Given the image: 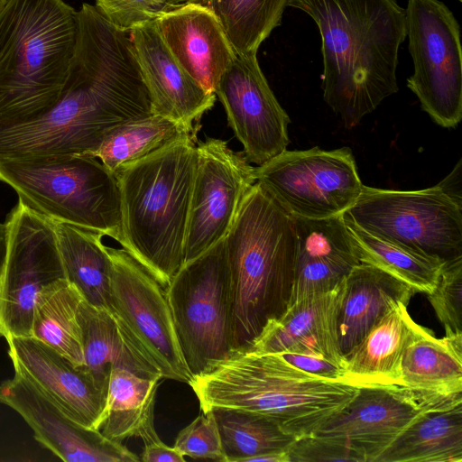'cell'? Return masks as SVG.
Returning a JSON list of instances; mask_svg holds the SVG:
<instances>
[{"mask_svg":"<svg viewBox=\"0 0 462 462\" xmlns=\"http://www.w3.org/2000/svg\"><path fill=\"white\" fill-rule=\"evenodd\" d=\"M346 212L365 231L445 263L462 258V205L437 185L419 190L364 185Z\"/></svg>","mask_w":462,"mask_h":462,"instance_id":"9c48e42d","label":"cell"},{"mask_svg":"<svg viewBox=\"0 0 462 462\" xmlns=\"http://www.w3.org/2000/svg\"><path fill=\"white\" fill-rule=\"evenodd\" d=\"M0 180L19 200L55 222L121 241L118 182L98 159L60 154L0 160Z\"/></svg>","mask_w":462,"mask_h":462,"instance_id":"52a82bcc","label":"cell"},{"mask_svg":"<svg viewBox=\"0 0 462 462\" xmlns=\"http://www.w3.org/2000/svg\"><path fill=\"white\" fill-rule=\"evenodd\" d=\"M427 297L446 333H462V258L444 264Z\"/></svg>","mask_w":462,"mask_h":462,"instance_id":"e575fe53","label":"cell"},{"mask_svg":"<svg viewBox=\"0 0 462 462\" xmlns=\"http://www.w3.org/2000/svg\"><path fill=\"white\" fill-rule=\"evenodd\" d=\"M8 241V227L6 223H0V272L2 270Z\"/></svg>","mask_w":462,"mask_h":462,"instance_id":"b9f144b4","label":"cell"},{"mask_svg":"<svg viewBox=\"0 0 462 462\" xmlns=\"http://www.w3.org/2000/svg\"><path fill=\"white\" fill-rule=\"evenodd\" d=\"M400 385L441 395L462 393V333L438 338L415 323L401 358Z\"/></svg>","mask_w":462,"mask_h":462,"instance_id":"484cf974","label":"cell"},{"mask_svg":"<svg viewBox=\"0 0 462 462\" xmlns=\"http://www.w3.org/2000/svg\"><path fill=\"white\" fill-rule=\"evenodd\" d=\"M416 292L373 265L359 263L345 279L337 316L339 347L344 355L355 346L392 307L409 304Z\"/></svg>","mask_w":462,"mask_h":462,"instance_id":"cb8c5ba5","label":"cell"},{"mask_svg":"<svg viewBox=\"0 0 462 462\" xmlns=\"http://www.w3.org/2000/svg\"><path fill=\"white\" fill-rule=\"evenodd\" d=\"M6 2H7V0H0V11L4 8Z\"/></svg>","mask_w":462,"mask_h":462,"instance_id":"7bdbcfd3","label":"cell"},{"mask_svg":"<svg viewBox=\"0 0 462 462\" xmlns=\"http://www.w3.org/2000/svg\"><path fill=\"white\" fill-rule=\"evenodd\" d=\"M202 411L232 409L276 421L300 438L342 411L359 387L304 372L278 354L234 350L193 375Z\"/></svg>","mask_w":462,"mask_h":462,"instance_id":"3957f363","label":"cell"},{"mask_svg":"<svg viewBox=\"0 0 462 462\" xmlns=\"http://www.w3.org/2000/svg\"><path fill=\"white\" fill-rule=\"evenodd\" d=\"M405 24L414 66L407 87L436 124L456 127L462 118L459 24L439 0H408Z\"/></svg>","mask_w":462,"mask_h":462,"instance_id":"30bf717a","label":"cell"},{"mask_svg":"<svg viewBox=\"0 0 462 462\" xmlns=\"http://www.w3.org/2000/svg\"><path fill=\"white\" fill-rule=\"evenodd\" d=\"M6 254L0 272V336L32 337L39 292L66 279L55 223L18 200L5 221Z\"/></svg>","mask_w":462,"mask_h":462,"instance_id":"7c38bea8","label":"cell"},{"mask_svg":"<svg viewBox=\"0 0 462 462\" xmlns=\"http://www.w3.org/2000/svg\"><path fill=\"white\" fill-rule=\"evenodd\" d=\"M210 411L218 427L226 462H253L265 454L286 451L297 439L263 415L232 409Z\"/></svg>","mask_w":462,"mask_h":462,"instance_id":"d6a6232c","label":"cell"},{"mask_svg":"<svg viewBox=\"0 0 462 462\" xmlns=\"http://www.w3.org/2000/svg\"><path fill=\"white\" fill-rule=\"evenodd\" d=\"M342 217L360 263L383 270L415 292L433 291L444 262L365 231L346 212Z\"/></svg>","mask_w":462,"mask_h":462,"instance_id":"f546056e","label":"cell"},{"mask_svg":"<svg viewBox=\"0 0 462 462\" xmlns=\"http://www.w3.org/2000/svg\"><path fill=\"white\" fill-rule=\"evenodd\" d=\"M408 304L392 307L343 355L341 382L356 386L400 385L401 358L415 321Z\"/></svg>","mask_w":462,"mask_h":462,"instance_id":"603a6c76","label":"cell"},{"mask_svg":"<svg viewBox=\"0 0 462 462\" xmlns=\"http://www.w3.org/2000/svg\"><path fill=\"white\" fill-rule=\"evenodd\" d=\"M310 16L321 37L323 97L346 128L398 91L406 38L405 9L395 0H288Z\"/></svg>","mask_w":462,"mask_h":462,"instance_id":"7a4b0ae2","label":"cell"},{"mask_svg":"<svg viewBox=\"0 0 462 462\" xmlns=\"http://www.w3.org/2000/svg\"><path fill=\"white\" fill-rule=\"evenodd\" d=\"M190 1L199 0H96V7L115 27L129 32Z\"/></svg>","mask_w":462,"mask_h":462,"instance_id":"d590c367","label":"cell"},{"mask_svg":"<svg viewBox=\"0 0 462 462\" xmlns=\"http://www.w3.org/2000/svg\"><path fill=\"white\" fill-rule=\"evenodd\" d=\"M78 11L63 0H7L0 11V122L46 110L75 52Z\"/></svg>","mask_w":462,"mask_h":462,"instance_id":"8992f818","label":"cell"},{"mask_svg":"<svg viewBox=\"0 0 462 462\" xmlns=\"http://www.w3.org/2000/svg\"><path fill=\"white\" fill-rule=\"evenodd\" d=\"M287 453L289 462H366L362 454L342 439L314 434L297 438Z\"/></svg>","mask_w":462,"mask_h":462,"instance_id":"74e56055","label":"cell"},{"mask_svg":"<svg viewBox=\"0 0 462 462\" xmlns=\"http://www.w3.org/2000/svg\"><path fill=\"white\" fill-rule=\"evenodd\" d=\"M225 245L233 294L232 351L246 349L289 306L296 254L291 217L256 181Z\"/></svg>","mask_w":462,"mask_h":462,"instance_id":"5b68a950","label":"cell"},{"mask_svg":"<svg viewBox=\"0 0 462 462\" xmlns=\"http://www.w3.org/2000/svg\"><path fill=\"white\" fill-rule=\"evenodd\" d=\"M344 282L330 291L290 304L280 317L265 325L246 349L261 354L319 357L341 366L337 316Z\"/></svg>","mask_w":462,"mask_h":462,"instance_id":"44dd1931","label":"cell"},{"mask_svg":"<svg viewBox=\"0 0 462 462\" xmlns=\"http://www.w3.org/2000/svg\"><path fill=\"white\" fill-rule=\"evenodd\" d=\"M281 356L288 363L304 372L341 382L342 367L335 363L319 357L297 354H282Z\"/></svg>","mask_w":462,"mask_h":462,"instance_id":"f35d334b","label":"cell"},{"mask_svg":"<svg viewBox=\"0 0 462 462\" xmlns=\"http://www.w3.org/2000/svg\"><path fill=\"white\" fill-rule=\"evenodd\" d=\"M462 402L402 385L360 386L350 402L312 434L342 439L374 462L409 425L426 412Z\"/></svg>","mask_w":462,"mask_h":462,"instance_id":"9a60e30c","label":"cell"},{"mask_svg":"<svg viewBox=\"0 0 462 462\" xmlns=\"http://www.w3.org/2000/svg\"><path fill=\"white\" fill-rule=\"evenodd\" d=\"M17 372L42 391L70 420L98 430L106 405L108 382L87 365H76L33 337L6 339Z\"/></svg>","mask_w":462,"mask_h":462,"instance_id":"ac0fdd59","label":"cell"},{"mask_svg":"<svg viewBox=\"0 0 462 462\" xmlns=\"http://www.w3.org/2000/svg\"><path fill=\"white\" fill-rule=\"evenodd\" d=\"M187 134H196L160 115L124 123L112 129L98 147L87 154L98 159L111 172L139 161Z\"/></svg>","mask_w":462,"mask_h":462,"instance_id":"1f68e13d","label":"cell"},{"mask_svg":"<svg viewBox=\"0 0 462 462\" xmlns=\"http://www.w3.org/2000/svg\"><path fill=\"white\" fill-rule=\"evenodd\" d=\"M187 134L116 172L120 192V245L165 290L184 263L197 162Z\"/></svg>","mask_w":462,"mask_h":462,"instance_id":"277c9868","label":"cell"},{"mask_svg":"<svg viewBox=\"0 0 462 462\" xmlns=\"http://www.w3.org/2000/svg\"><path fill=\"white\" fill-rule=\"evenodd\" d=\"M215 95L249 162L262 165L287 149L291 120L272 91L257 53L236 54Z\"/></svg>","mask_w":462,"mask_h":462,"instance_id":"2e32d148","label":"cell"},{"mask_svg":"<svg viewBox=\"0 0 462 462\" xmlns=\"http://www.w3.org/2000/svg\"><path fill=\"white\" fill-rule=\"evenodd\" d=\"M162 379L139 376L122 367L112 368L98 430L117 442L133 437L141 438L144 443L158 439L154 406Z\"/></svg>","mask_w":462,"mask_h":462,"instance_id":"4316f807","label":"cell"},{"mask_svg":"<svg viewBox=\"0 0 462 462\" xmlns=\"http://www.w3.org/2000/svg\"><path fill=\"white\" fill-rule=\"evenodd\" d=\"M153 23L179 65L206 91L215 94L236 55L215 14L205 4L190 1Z\"/></svg>","mask_w":462,"mask_h":462,"instance_id":"ffe728a7","label":"cell"},{"mask_svg":"<svg viewBox=\"0 0 462 462\" xmlns=\"http://www.w3.org/2000/svg\"><path fill=\"white\" fill-rule=\"evenodd\" d=\"M66 279L89 304L112 311L113 263L103 234L55 222Z\"/></svg>","mask_w":462,"mask_h":462,"instance_id":"83f0119b","label":"cell"},{"mask_svg":"<svg viewBox=\"0 0 462 462\" xmlns=\"http://www.w3.org/2000/svg\"><path fill=\"white\" fill-rule=\"evenodd\" d=\"M82 299L67 279L48 284L38 294L32 324V337L49 345L76 365H85L77 319Z\"/></svg>","mask_w":462,"mask_h":462,"instance_id":"4dcf8cb0","label":"cell"},{"mask_svg":"<svg viewBox=\"0 0 462 462\" xmlns=\"http://www.w3.org/2000/svg\"><path fill=\"white\" fill-rule=\"evenodd\" d=\"M259 182L291 216L321 219L342 215L364 184L348 147L285 150L254 170Z\"/></svg>","mask_w":462,"mask_h":462,"instance_id":"8fae6325","label":"cell"},{"mask_svg":"<svg viewBox=\"0 0 462 462\" xmlns=\"http://www.w3.org/2000/svg\"><path fill=\"white\" fill-rule=\"evenodd\" d=\"M165 295L192 376L230 354L233 294L225 238L185 262Z\"/></svg>","mask_w":462,"mask_h":462,"instance_id":"ba28073f","label":"cell"},{"mask_svg":"<svg viewBox=\"0 0 462 462\" xmlns=\"http://www.w3.org/2000/svg\"><path fill=\"white\" fill-rule=\"evenodd\" d=\"M291 217L296 254L289 305L334 290L360 263L342 215L321 219Z\"/></svg>","mask_w":462,"mask_h":462,"instance_id":"7402d4cb","label":"cell"},{"mask_svg":"<svg viewBox=\"0 0 462 462\" xmlns=\"http://www.w3.org/2000/svg\"><path fill=\"white\" fill-rule=\"evenodd\" d=\"M75 52L62 91L46 110L0 122V160L84 154L115 127L152 114L128 32L95 7L78 13Z\"/></svg>","mask_w":462,"mask_h":462,"instance_id":"6da1fadb","label":"cell"},{"mask_svg":"<svg viewBox=\"0 0 462 462\" xmlns=\"http://www.w3.org/2000/svg\"><path fill=\"white\" fill-rule=\"evenodd\" d=\"M458 2H461L462 0H457Z\"/></svg>","mask_w":462,"mask_h":462,"instance_id":"ee69618b","label":"cell"},{"mask_svg":"<svg viewBox=\"0 0 462 462\" xmlns=\"http://www.w3.org/2000/svg\"><path fill=\"white\" fill-rule=\"evenodd\" d=\"M129 36L151 98L152 114L196 133L202 115L214 106L216 95L206 91L179 65L153 22L133 28Z\"/></svg>","mask_w":462,"mask_h":462,"instance_id":"d6986e66","label":"cell"},{"mask_svg":"<svg viewBox=\"0 0 462 462\" xmlns=\"http://www.w3.org/2000/svg\"><path fill=\"white\" fill-rule=\"evenodd\" d=\"M196 151L184 263L226 237L243 199L256 182L255 168L226 142L208 138L197 144Z\"/></svg>","mask_w":462,"mask_h":462,"instance_id":"5bb4252c","label":"cell"},{"mask_svg":"<svg viewBox=\"0 0 462 462\" xmlns=\"http://www.w3.org/2000/svg\"><path fill=\"white\" fill-rule=\"evenodd\" d=\"M288 0H206L220 22L236 54L257 53L281 24Z\"/></svg>","mask_w":462,"mask_h":462,"instance_id":"836d02e7","label":"cell"},{"mask_svg":"<svg viewBox=\"0 0 462 462\" xmlns=\"http://www.w3.org/2000/svg\"><path fill=\"white\" fill-rule=\"evenodd\" d=\"M0 403L16 411L32 429L34 439L63 461H141L121 442L70 420L33 383L17 372L0 384Z\"/></svg>","mask_w":462,"mask_h":462,"instance_id":"e0dca14e","label":"cell"},{"mask_svg":"<svg viewBox=\"0 0 462 462\" xmlns=\"http://www.w3.org/2000/svg\"><path fill=\"white\" fill-rule=\"evenodd\" d=\"M113 263L112 311L151 358L162 378L189 383L165 290L125 249L107 247Z\"/></svg>","mask_w":462,"mask_h":462,"instance_id":"4fadbf2b","label":"cell"},{"mask_svg":"<svg viewBox=\"0 0 462 462\" xmlns=\"http://www.w3.org/2000/svg\"><path fill=\"white\" fill-rule=\"evenodd\" d=\"M77 319L85 365L98 377L109 381L112 368L122 367L139 376L162 378L157 366L115 313L82 299Z\"/></svg>","mask_w":462,"mask_h":462,"instance_id":"d4e9b609","label":"cell"},{"mask_svg":"<svg viewBox=\"0 0 462 462\" xmlns=\"http://www.w3.org/2000/svg\"><path fill=\"white\" fill-rule=\"evenodd\" d=\"M439 189L451 199L462 205V162H457L456 166L440 182L437 184Z\"/></svg>","mask_w":462,"mask_h":462,"instance_id":"60d3db41","label":"cell"},{"mask_svg":"<svg viewBox=\"0 0 462 462\" xmlns=\"http://www.w3.org/2000/svg\"><path fill=\"white\" fill-rule=\"evenodd\" d=\"M462 402L424 413L374 462H461Z\"/></svg>","mask_w":462,"mask_h":462,"instance_id":"f1b7e54d","label":"cell"},{"mask_svg":"<svg viewBox=\"0 0 462 462\" xmlns=\"http://www.w3.org/2000/svg\"><path fill=\"white\" fill-rule=\"evenodd\" d=\"M173 447L184 457L194 459H210L226 462L218 427L213 413L202 411L182 429Z\"/></svg>","mask_w":462,"mask_h":462,"instance_id":"8d00e7d4","label":"cell"},{"mask_svg":"<svg viewBox=\"0 0 462 462\" xmlns=\"http://www.w3.org/2000/svg\"><path fill=\"white\" fill-rule=\"evenodd\" d=\"M143 462H185L184 456L174 447H169L160 438L144 443L140 457Z\"/></svg>","mask_w":462,"mask_h":462,"instance_id":"ab89813d","label":"cell"}]
</instances>
